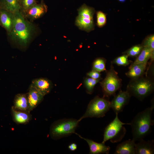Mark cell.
Wrapping results in <instances>:
<instances>
[{"label": "cell", "mask_w": 154, "mask_h": 154, "mask_svg": "<svg viewBox=\"0 0 154 154\" xmlns=\"http://www.w3.org/2000/svg\"><path fill=\"white\" fill-rule=\"evenodd\" d=\"M79 136L84 140L88 143L90 147L89 153L91 154H98L105 153L108 154L110 149V147L106 145L105 143L102 142L98 143L87 138Z\"/></svg>", "instance_id": "5bb4252c"}, {"label": "cell", "mask_w": 154, "mask_h": 154, "mask_svg": "<svg viewBox=\"0 0 154 154\" xmlns=\"http://www.w3.org/2000/svg\"><path fill=\"white\" fill-rule=\"evenodd\" d=\"M131 96L127 90H120L110 102L111 108L116 114L122 112L124 107L128 103Z\"/></svg>", "instance_id": "9c48e42d"}, {"label": "cell", "mask_w": 154, "mask_h": 154, "mask_svg": "<svg viewBox=\"0 0 154 154\" xmlns=\"http://www.w3.org/2000/svg\"><path fill=\"white\" fill-rule=\"evenodd\" d=\"M14 15L4 9L0 10V25L4 28L9 34L11 31L14 25Z\"/></svg>", "instance_id": "8fae6325"}, {"label": "cell", "mask_w": 154, "mask_h": 154, "mask_svg": "<svg viewBox=\"0 0 154 154\" xmlns=\"http://www.w3.org/2000/svg\"><path fill=\"white\" fill-rule=\"evenodd\" d=\"M79 122L78 120L72 119H63L55 121L50 128V135L53 139H56L75 133Z\"/></svg>", "instance_id": "5b68a950"}, {"label": "cell", "mask_w": 154, "mask_h": 154, "mask_svg": "<svg viewBox=\"0 0 154 154\" xmlns=\"http://www.w3.org/2000/svg\"><path fill=\"white\" fill-rule=\"evenodd\" d=\"M135 141L132 139L118 144L114 153L115 154H135Z\"/></svg>", "instance_id": "d6986e66"}, {"label": "cell", "mask_w": 154, "mask_h": 154, "mask_svg": "<svg viewBox=\"0 0 154 154\" xmlns=\"http://www.w3.org/2000/svg\"><path fill=\"white\" fill-rule=\"evenodd\" d=\"M147 64L131 63L129 70L125 74L131 79L137 78L143 76L146 68Z\"/></svg>", "instance_id": "2e32d148"}, {"label": "cell", "mask_w": 154, "mask_h": 154, "mask_svg": "<svg viewBox=\"0 0 154 154\" xmlns=\"http://www.w3.org/2000/svg\"><path fill=\"white\" fill-rule=\"evenodd\" d=\"M106 60L103 58H96L93 63L92 70L99 72L106 70Z\"/></svg>", "instance_id": "7402d4cb"}, {"label": "cell", "mask_w": 154, "mask_h": 154, "mask_svg": "<svg viewBox=\"0 0 154 154\" xmlns=\"http://www.w3.org/2000/svg\"><path fill=\"white\" fill-rule=\"evenodd\" d=\"M110 108V102L97 96L90 102L85 113L78 120L88 117H103Z\"/></svg>", "instance_id": "8992f818"}, {"label": "cell", "mask_w": 154, "mask_h": 154, "mask_svg": "<svg viewBox=\"0 0 154 154\" xmlns=\"http://www.w3.org/2000/svg\"><path fill=\"white\" fill-rule=\"evenodd\" d=\"M21 10L25 12L37 4L36 0H20Z\"/></svg>", "instance_id": "484cf974"}, {"label": "cell", "mask_w": 154, "mask_h": 154, "mask_svg": "<svg viewBox=\"0 0 154 154\" xmlns=\"http://www.w3.org/2000/svg\"><path fill=\"white\" fill-rule=\"evenodd\" d=\"M47 6L42 2L36 4L25 13L28 19L33 20L38 19L44 15L47 11Z\"/></svg>", "instance_id": "4fadbf2b"}, {"label": "cell", "mask_w": 154, "mask_h": 154, "mask_svg": "<svg viewBox=\"0 0 154 154\" xmlns=\"http://www.w3.org/2000/svg\"><path fill=\"white\" fill-rule=\"evenodd\" d=\"M42 0V1L43 0Z\"/></svg>", "instance_id": "d6a6232c"}, {"label": "cell", "mask_w": 154, "mask_h": 154, "mask_svg": "<svg viewBox=\"0 0 154 154\" xmlns=\"http://www.w3.org/2000/svg\"><path fill=\"white\" fill-rule=\"evenodd\" d=\"M12 107L17 110L30 112L27 94H16L14 99Z\"/></svg>", "instance_id": "ac0fdd59"}, {"label": "cell", "mask_w": 154, "mask_h": 154, "mask_svg": "<svg viewBox=\"0 0 154 154\" xmlns=\"http://www.w3.org/2000/svg\"><path fill=\"white\" fill-rule=\"evenodd\" d=\"M30 112L36 108L42 101L44 96L31 84L27 93Z\"/></svg>", "instance_id": "30bf717a"}, {"label": "cell", "mask_w": 154, "mask_h": 154, "mask_svg": "<svg viewBox=\"0 0 154 154\" xmlns=\"http://www.w3.org/2000/svg\"><path fill=\"white\" fill-rule=\"evenodd\" d=\"M101 79H95L90 77L86 78L84 81V85L88 93L91 94L96 85Z\"/></svg>", "instance_id": "d4e9b609"}, {"label": "cell", "mask_w": 154, "mask_h": 154, "mask_svg": "<svg viewBox=\"0 0 154 154\" xmlns=\"http://www.w3.org/2000/svg\"><path fill=\"white\" fill-rule=\"evenodd\" d=\"M154 104L138 113L130 123L132 129L133 139L135 141L143 139L151 132L154 124L152 114Z\"/></svg>", "instance_id": "7a4b0ae2"}, {"label": "cell", "mask_w": 154, "mask_h": 154, "mask_svg": "<svg viewBox=\"0 0 154 154\" xmlns=\"http://www.w3.org/2000/svg\"><path fill=\"white\" fill-rule=\"evenodd\" d=\"M143 48V46L142 44L135 45L123 53L127 55L129 57H136L139 54Z\"/></svg>", "instance_id": "cb8c5ba5"}, {"label": "cell", "mask_w": 154, "mask_h": 154, "mask_svg": "<svg viewBox=\"0 0 154 154\" xmlns=\"http://www.w3.org/2000/svg\"><path fill=\"white\" fill-rule=\"evenodd\" d=\"M87 75L89 77L94 79H101V74L100 72L95 70H92L88 72Z\"/></svg>", "instance_id": "f1b7e54d"}, {"label": "cell", "mask_w": 154, "mask_h": 154, "mask_svg": "<svg viewBox=\"0 0 154 154\" xmlns=\"http://www.w3.org/2000/svg\"><path fill=\"white\" fill-rule=\"evenodd\" d=\"M95 10L92 7L83 4L78 9V15L75 24L81 30L89 32L94 29L93 16Z\"/></svg>", "instance_id": "ba28073f"}, {"label": "cell", "mask_w": 154, "mask_h": 154, "mask_svg": "<svg viewBox=\"0 0 154 154\" xmlns=\"http://www.w3.org/2000/svg\"><path fill=\"white\" fill-rule=\"evenodd\" d=\"M0 7L13 13L20 11V0H0Z\"/></svg>", "instance_id": "ffe728a7"}, {"label": "cell", "mask_w": 154, "mask_h": 154, "mask_svg": "<svg viewBox=\"0 0 154 154\" xmlns=\"http://www.w3.org/2000/svg\"><path fill=\"white\" fill-rule=\"evenodd\" d=\"M154 83L148 77L143 76L131 79L127 86V91L130 95L142 101L153 91Z\"/></svg>", "instance_id": "3957f363"}, {"label": "cell", "mask_w": 154, "mask_h": 154, "mask_svg": "<svg viewBox=\"0 0 154 154\" xmlns=\"http://www.w3.org/2000/svg\"><path fill=\"white\" fill-rule=\"evenodd\" d=\"M135 143V154H153L154 153L153 140L145 141L142 139Z\"/></svg>", "instance_id": "9a60e30c"}, {"label": "cell", "mask_w": 154, "mask_h": 154, "mask_svg": "<svg viewBox=\"0 0 154 154\" xmlns=\"http://www.w3.org/2000/svg\"></svg>", "instance_id": "836d02e7"}, {"label": "cell", "mask_w": 154, "mask_h": 154, "mask_svg": "<svg viewBox=\"0 0 154 154\" xmlns=\"http://www.w3.org/2000/svg\"><path fill=\"white\" fill-rule=\"evenodd\" d=\"M68 148L70 151H75L77 148V145L75 143H72L70 144L68 146Z\"/></svg>", "instance_id": "f546056e"}, {"label": "cell", "mask_w": 154, "mask_h": 154, "mask_svg": "<svg viewBox=\"0 0 154 154\" xmlns=\"http://www.w3.org/2000/svg\"><path fill=\"white\" fill-rule=\"evenodd\" d=\"M117 114H116L114 119L106 127L102 143H105L109 140L112 143H117L121 141L125 136L126 129L123 125H130V123L121 122L118 117Z\"/></svg>", "instance_id": "277c9868"}, {"label": "cell", "mask_w": 154, "mask_h": 154, "mask_svg": "<svg viewBox=\"0 0 154 154\" xmlns=\"http://www.w3.org/2000/svg\"><path fill=\"white\" fill-rule=\"evenodd\" d=\"M14 15L13 27L8 35L13 41L20 46L26 47L35 33V27L26 20L20 11L15 13Z\"/></svg>", "instance_id": "6da1fadb"}, {"label": "cell", "mask_w": 154, "mask_h": 154, "mask_svg": "<svg viewBox=\"0 0 154 154\" xmlns=\"http://www.w3.org/2000/svg\"><path fill=\"white\" fill-rule=\"evenodd\" d=\"M11 112L13 120L17 124H26L32 119V116L29 112L17 110L12 106Z\"/></svg>", "instance_id": "e0dca14e"}, {"label": "cell", "mask_w": 154, "mask_h": 154, "mask_svg": "<svg viewBox=\"0 0 154 154\" xmlns=\"http://www.w3.org/2000/svg\"><path fill=\"white\" fill-rule=\"evenodd\" d=\"M142 45L143 47H146L154 50V35H151L147 37L144 40Z\"/></svg>", "instance_id": "83f0119b"}, {"label": "cell", "mask_w": 154, "mask_h": 154, "mask_svg": "<svg viewBox=\"0 0 154 154\" xmlns=\"http://www.w3.org/2000/svg\"><path fill=\"white\" fill-rule=\"evenodd\" d=\"M96 15L98 26L100 27H103L105 25L106 21V14L102 12L99 11L97 12Z\"/></svg>", "instance_id": "4316f807"}, {"label": "cell", "mask_w": 154, "mask_h": 154, "mask_svg": "<svg viewBox=\"0 0 154 154\" xmlns=\"http://www.w3.org/2000/svg\"><path fill=\"white\" fill-rule=\"evenodd\" d=\"M106 75L100 82L104 97H109L115 94L116 92L121 87V79L118 76L111 63L110 68L106 70Z\"/></svg>", "instance_id": "52a82bcc"}, {"label": "cell", "mask_w": 154, "mask_h": 154, "mask_svg": "<svg viewBox=\"0 0 154 154\" xmlns=\"http://www.w3.org/2000/svg\"><path fill=\"white\" fill-rule=\"evenodd\" d=\"M128 57L127 55L123 54L116 58L112 61L111 63L113 64H115L118 66H127L133 63L132 61L128 60Z\"/></svg>", "instance_id": "603a6c76"}, {"label": "cell", "mask_w": 154, "mask_h": 154, "mask_svg": "<svg viewBox=\"0 0 154 154\" xmlns=\"http://www.w3.org/2000/svg\"><path fill=\"white\" fill-rule=\"evenodd\" d=\"M44 96L50 91L52 84V82L45 78H39L33 80L31 84Z\"/></svg>", "instance_id": "7c38bea8"}, {"label": "cell", "mask_w": 154, "mask_h": 154, "mask_svg": "<svg viewBox=\"0 0 154 154\" xmlns=\"http://www.w3.org/2000/svg\"><path fill=\"white\" fill-rule=\"evenodd\" d=\"M119 1L121 2H124L126 0H118Z\"/></svg>", "instance_id": "4dcf8cb0"}, {"label": "cell", "mask_w": 154, "mask_h": 154, "mask_svg": "<svg viewBox=\"0 0 154 154\" xmlns=\"http://www.w3.org/2000/svg\"><path fill=\"white\" fill-rule=\"evenodd\" d=\"M1 9V8H0V10Z\"/></svg>", "instance_id": "1f68e13d"}, {"label": "cell", "mask_w": 154, "mask_h": 154, "mask_svg": "<svg viewBox=\"0 0 154 154\" xmlns=\"http://www.w3.org/2000/svg\"><path fill=\"white\" fill-rule=\"evenodd\" d=\"M153 54H154V50H152L148 47H143L141 51L133 63L147 64L151 55Z\"/></svg>", "instance_id": "44dd1931"}]
</instances>
